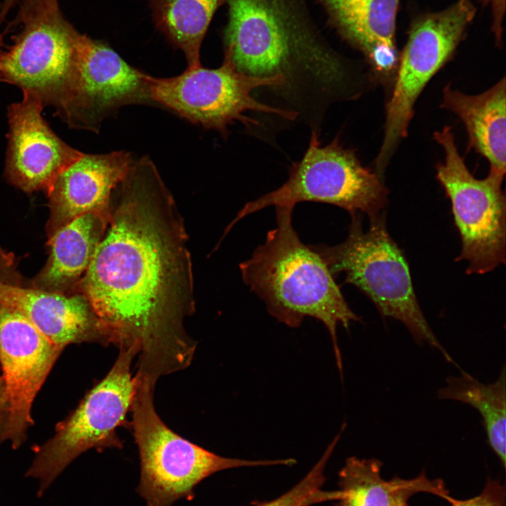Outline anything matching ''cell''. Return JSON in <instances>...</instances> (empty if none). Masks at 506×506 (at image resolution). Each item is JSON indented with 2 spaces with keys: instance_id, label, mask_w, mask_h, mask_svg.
<instances>
[{
  "instance_id": "cell-1",
  "label": "cell",
  "mask_w": 506,
  "mask_h": 506,
  "mask_svg": "<svg viewBox=\"0 0 506 506\" xmlns=\"http://www.w3.org/2000/svg\"><path fill=\"white\" fill-rule=\"evenodd\" d=\"M109 219L75 292L89 301L109 344L134 347L136 375L156 383L188 367L196 343L185 320L195 311L188 234L152 160H134L113 190Z\"/></svg>"
},
{
  "instance_id": "cell-2",
  "label": "cell",
  "mask_w": 506,
  "mask_h": 506,
  "mask_svg": "<svg viewBox=\"0 0 506 506\" xmlns=\"http://www.w3.org/2000/svg\"><path fill=\"white\" fill-rule=\"evenodd\" d=\"M293 209L275 207L277 226L252 256L240 264L242 278L278 321L291 327L300 326L306 317L322 322L342 372L337 325L348 329L352 321L361 319L349 306L320 257L300 240L292 226Z\"/></svg>"
},
{
  "instance_id": "cell-3",
  "label": "cell",
  "mask_w": 506,
  "mask_h": 506,
  "mask_svg": "<svg viewBox=\"0 0 506 506\" xmlns=\"http://www.w3.org/2000/svg\"><path fill=\"white\" fill-rule=\"evenodd\" d=\"M351 217L348 235L343 242L310 247L320 257L332 275L344 273L345 282L366 294L383 317L401 321L417 344H428L459 369L424 316L406 259L387 231L385 213L369 219L365 231L361 213Z\"/></svg>"
},
{
  "instance_id": "cell-4",
  "label": "cell",
  "mask_w": 506,
  "mask_h": 506,
  "mask_svg": "<svg viewBox=\"0 0 506 506\" xmlns=\"http://www.w3.org/2000/svg\"><path fill=\"white\" fill-rule=\"evenodd\" d=\"M130 410L131 427L138 446L141 476L136 488L146 506H172L183 498L192 500L194 488L212 474L241 467L291 465L292 458L247 460L216 455L170 429L157 413L155 384L137 377Z\"/></svg>"
},
{
  "instance_id": "cell-5",
  "label": "cell",
  "mask_w": 506,
  "mask_h": 506,
  "mask_svg": "<svg viewBox=\"0 0 506 506\" xmlns=\"http://www.w3.org/2000/svg\"><path fill=\"white\" fill-rule=\"evenodd\" d=\"M388 192L382 178L364 167L353 151L336 138L322 146L316 131L302 159L290 168L289 178L279 188L252 202L238 213L226 230L245 216L269 206L293 207L303 201L328 203L346 210L350 216L365 213L378 216L387 203Z\"/></svg>"
},
{
  "instance_id": "cell-6",
  "label": "cell",
  "mask_w": 506,
  "mask_h": 506,
  "mask_svg": "<svg viewBox=\"0 0 506 506\" xmlns=\"http://www.w3.org/2000/svg\"><path fill=\"white\" fill-rule=\"evenodd\" d=\"M119 349L117 358L106 376L57 424L54 436L37 449L27 476L38 481V495L86 450L122 448L116 429L126 423L133 402L136 385L131 365L138 351L134 347Z\"/></svg>"
},
{
  "instance_id": "cell-7",
  "label": "cell",
  "mask_w": 506,
  "mask_h": 506,
  "mask_svg": "<svg viewBox=\"0 0 506 506\" xmlns=\"http://www.w3.org/2000/svg\"><path fill=\"white\" fill-rule=\"evenodd\" d=\"M283 74L256 77L239 71L226 48L222 65L209 69L201 65L188 67L171 77H150V98L190 122L228 135V126L238 120L247 126L257 122L244 115L259 111L278 115L287 119L294 111L273 108L255 100L253 89L283 84Z\"/></svg>"
},
{
  "instance_id": "cell-8",
  "label": "cell",
  "mask_w": 506,
  "mask_h": 506,
  "mask_svg": "<svg viewBox=\"0 0 506 506\" xmlns=\"http://www.w3.org/2000/svg\"><path fill=\"white\" fill-rule=\"evenodd\" d=\"M445 151L436 177L451 202L461 251L456 261H467V274H484L505 262L506 201L502 190L505 174L490 170L476 179L460 155L451 128L434 135Z\"/></svg>"
},
{
  "instance_id": "cell-9",
  "label": "cell",
  "mask_w": 506,
  "mask_h": 506,
  "mask_svg": "<svg viewBox=\"0 0 506 506\" xmlns=\"http://www.w3.org/2000/svg\"><path fill=\"white\" fill-rule=\"evenodd\" d=\"M475 14L469 0H458L443 11L417 18L411 24L393 94L387 105L384 137L375 162L379 176L398 141L407 135L417 97L450 58Z\"/></svg>"
},
{
  "instance_id": "cell-10",
  "label": "cell",
  "mask_w": 506,
  "mask_h": 506,
  "mask_svg": "<svg viewBox=\"0 0 506 506\" xmlns=\"http://www.w3.org/2000/svg\"><path fill=\"white\" fill-rule=\"evenodd\" d=\"M24 30L0 56V81L36 93L59 115L71 101L81 67L79 35L60 10L23 22Z\"/></svg>"
},
{
  "instance_id": "cell-11",
  "label": "cell",
  "mask_w": 506,
  "mask_h": 506,
  "mask_svg": "<svg viewBox=\"0 0 506 506\" xmlns=\"http://www.w3.org/2000/svg\"><path fill=\"white\" fill-rule=\"evenodd\" d=\"M62 351L21 313L0 303V365L8 404L4 440L14 449L26 439L32 403Z\"/></svg>"
},
{
  "instance_id": "cell-12",
  "label": "cell",
  "mask_w": 506,
  "mask_h": 506,
  "mask_svg": "<svg viewBox=\"0 0 506 506\" xmlns=\"http://www.w3.org/2000/svg\"><path fill=\"white\" fill-rule=\"evenodd\" d=\"M81 67L76 91L60 116L72 128L97 132L119 108L151 103V76L126 63L106 44L79 36Z\"/></svg>"
},
{
  "instance_id": "cell-13",
  "label": "cell",
  "mask_w": 506,
  "mask_h": 506,
  "mask_svg": "<svg viewBox=\"0 0 506 506\" xmlns=\"http://www.w3.org/2000/svg\"><path fill=\"white\" fill-rule=\"evenodd\" d=\"M8 108L9 132L5 164L7 180L27 193L48 192L57 176L83 153L61 140L41 115L44 107L34 93Z\"/></svg>"
},
{
  "instance_id": "cell-14",
  "label": "cell",
  "mask_w": 506,
  "mask_h": 506,
  "mask_svg": "<svg viewBox=\"0 0 506 506\" xmlns=\"http://www.w3.org/2000/svg\"><path fill=\"white\" fill-rule=\"evenodd\" d=\"M134 159L129 152L82 153L56 178L46 193L50 209L48 238L90 212H109L111 195Z\"/></svg>"
},
{
  "instance_id": "cell-15",
  "label": "cell",
  "mask_w": 506,
  "mask_h": 506,
  "mask_svg": "<svg viewBox=\"0 0 506 506\" xmlns=\"http://www.w3.org/2000/svg\"><path fill=\"white\" fill-rule=\"evenodd\" d=\"M226 48L237 69L256 77L283 74L290 42L282 14L269 0H227Z\"/></svg>"
},
{
  "instance_id": "cell-16",
  "label": "cell",
  "mask_w": 506,
  "mask_h": 506,
  "mask_svg": "<svg viewBox=\"0 0 506 506\" xmlns=\"http://www.w3.org/2000/svg\"><path fill=\"white\" fill-rule=\"evenodd\" d=\"M0 303L25 316L51 342L63 350L70 344H109L87 299L0 281Z\"/></svg>"
},
{
  "instance_id": "cell-17",
  "label": "cell",
  "mask_w": 506,
  "mask_h": 506,
  "mask_svg": "<svg viewBox=\"0 0 506 506\" xmlns=\"http://www.w3.org/2000/svg\"><path fill=\"white\" fill-rule=\"evenodd\" d=\"M109 213L87 212L48 237V258L32 286L62 294L75 293L105 231Z\"/></svg>"
},
{
  "instance_id": "cell-18",
  "label": "cell",
  "mask_w": 506,
  "mask_h": 506,
  "mask_svg": "<svg viewBox=\"0 0 506 506\" xmlns=\"http://www.w3.org/2000/svg\"><path fill=\"white\" fill-rule=\"evenodd\" d=\"M382 465L376 458H347L339 473L343 496L338 506H407L408 500L418 493L437 495L450 505L456 500L443 479H431L424 470L413 479L394 476L387 481L380 475Z\"/></svg>"
},
{
  "instance_id": "cell-19",
  "label": "cell",
  "mask_w": 506,
  "mask_h": 506,
  "mask_svg": "<svg viewBox=\"0 0 506 506\" xmlns=\"http://www.w3.org/2000/svg\"><path fill=\"white\" fill-rule=\"evenodd\" d=\"M441 107L462 119L465 125L469 146L486 157L490 170L505 174L506 116L505 79L490 89L470 96L451 89H443Z\"/></svg>"
},
{
  "instance_id": "cell-20",
  "label": "cell",
  "mask_w": 506,
  "mask_h": 506,
  "mask_svg": "<svg viewBox=\"0 0 506 506\" xmlns=\"http://www.w3.org/2000/svg\"><path fill=\"white\" fill-rule=\"evenodd\" d=\"M399 0H353L330 8L342 32L361 48L379 72L397 65L394 44Z\"/></svg>"
},
{
  "instance_id": "cell-21",
  "label": "cell",
  "mask_w": 506,
  "mask_h": 506,
  "mask_svg": "<svg viewBox=\"0 0 506 506\" xmlns=\"http://www.w3.org/2000/svg\"><path fill=\"white\" fill-rule=\"evenodd\" d=\"M226 1L150 0V5L156 27L194 67L201 65L200 47L212 18Z\"/></svg>"
},
{
  "instance_id": "cell-22",
  "label": "cell",
  "mask_w": 506,
  "mask_h": 506,
  "mask_svg": "<svg viewBox=\"0 0 506 506\" xmlns=\"http://www.w3.org/2000/svg\"><path fill=\"white\" fill-rule=\"evenodd\" d=\"M458 377H449L446 385L439 389L440 399L467 403L480 413L488 444L505 468L506 375L503 366L498 378L492 383L480 382L463 370Z\"/></svg>"
},
{
  "instance_id": "cell-23",
  "label": "cell",
  "mask_w": 506,
  "mask_h": 506,
  "mask_svg": "<svg viewBox=\"0 0 506 506\" xmlns=\"http://www.w3.org/2000/svg\"><path fill=\"white\" fill-rule=\"evenodd\" d=\"M340 436L339 432L318 462L292 488L276 499L258 506H311L325 501L339 500L343 496L341 490L325 491L322 490V486L325 481L324 471L326 464Z\"/></svg>"
},
{
  "instance_id": "cell-24",
  "label": "cell",
  "mask_w": 506,
  "mask_h": 506,
  "mask_svg": "<svg viewBox=\"0 0 506 506\" xmlns=\"http://www.w3.org/2000/svg\"><path fill=\"white\" fill-rule=\"evenodd\" d=\"M505 486L499 480L488 477L478 495L467 500L456 499L451 506H505Z\"/></svg>"
},
{
  "instance_id": "cell-25",
  "label": "cell",
  "mask_w": 506,
  "mask_h": 506,
  "mask_svg": "<svg viewBox=\"0 0 506 506\" xmlns=\"http://www.w3.org/2000/svg\"><path fill=\"white\" fill-rule=\"evenodd\" d=\"M15 3L20 4L18 17L22 22L40 14L59 10L58 0H6L2 13Z\"/></svg>"
},
{
  "instance_id": "cell-26",
  "label": "cell",
  "mask_w": 506,
  "mask_h": 506,
  "mask_svg": "<svg viewBox=\"0 0 506 506\" xmlns=\"http://www.w3.org/2000/svg\"><path fill=\"white\" fill-rule=\"evenodd\" d=\"M484 5H489L493 15L492 31L498 45L502 44V22L505 12L506 0H480Z\"/></svg>"
},
{
  "instance_id": "cell-27",
  "label": "cell",
  "mask_w": 506,
  "mask_h": 506,
  "mask_svg": "<svg viewBox=\"0 0 506 506\" xmlns=\"http://www.w3.org/2000/svg\"><path fill=\"white\" fill-rule=\"evenodd\" d=\"M7 395L4 380L0 377V413L7 411Z\"/></svg>"
},
{
  "instance_id": "cell-28",
  "label": "cell",
  "mask_w": 506,
  "mask_h": 506,
  "mask_svg": "<svg viewBox=\"0 0 506 506\" xmlns=\"http://www.w3.org/2000/svg\"><path fill=\"white\" fill-rule=\"evenodd\" d=\"M7 420V411L0 413V443L4 441V432Z\"/></svg>"
},
{
  "instance_id": "cell-29",
  "label": "cell",
  "mask_w": 506,
  "mask_h": 506,
  "mask_svg": "<svg viewBox=\"0 0 506 506\" xmlns=\"http://www.w3.org/2000/svg\"><path fill=\"white\" fill-rule=\"evenodd\" d=\"M326 3V4L330 7H332L335 6H337L338 4L345 3L347 1H353V0H324Z\"/></svg>"
},
{
  "instance_id": "cell-30",
  "label": "cell",
  "mask_w": 506,
  "mask_h": 506,
  "mask_svg": "<svg viewBox=\"0 0 506 506\" xmlns=\"http://www.w3.org/2000/svg\"><path fill=\"white\" fill-rule=\"evenodd\" d=\"M1 53H2V52H1V50H0V56H1Z\"/></svg>"
}]
</instances>
